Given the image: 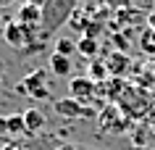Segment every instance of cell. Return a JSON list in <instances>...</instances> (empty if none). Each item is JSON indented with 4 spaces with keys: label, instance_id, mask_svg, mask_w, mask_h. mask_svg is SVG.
<instances>
[{
    "label": "cell",
    "instance_id": "cell-1",
    "mask_svg": "<svg viewBox=\"0 0 155 150\" xmlns=\"http://www.w3.org/2000/svg\"><path fill=\"white\" fill-rule=\"evenodd\" d=\"M37 34H42L40 26L34 29V26H24V24H18V21H11V24L3 29L5 42H8L13 50H21L24 55H29V53H34V50L42 48L45 37H40V40H37Z\"/></svg>",
    "mask_w": 155,
    "mask_h": 150
},
{
    "label": "cell",
    "instance_id": "cell-2",
    "mask_svg": "<svg viewBox=\"0 0 155 150\" xmlns=\"http://www.w3.org/2000/svg\"><path fill=\"white\" fill-rule=\"evenodd\" d=\"M74 8H76V0H50L48 5L42 8V24H40L42 34L48 37L55 26H61L66 18L71 16Z\"/></svg>",
    "mask_w": 155,
    "mask_h": 150
},
{
    "label": "cell",
    "instance_id": "cell-3",
    "mask_svg": "<svg viewBox=\"0 0 155 150\" xmlns=\"http://www.w3.org/2000/svg\"><path fill=\"white\" fill-rule=\"evenodd\" d=\"M16 92L24 95V98H37V100L50 98V92H48V74H45V71H32L24 82L16 84Z\"/></svg>",
    "mask_w": 155,
    "mask_h": 150
},
{
    "label": "cell",
    "instance_id": "cell-4",
    "mask_svg": "<svg viewBox=\"0 0 155 150\" xmlns=\"http://www.w3.org/2000/svg\"><path fill=\"white\" fill-rule=\"evenodd\" d=\"M53 108H55L58 116H63V118H90V116H95V108H90V105H84V103H79L74 98L55 100Z\"/></svg>",
    "mask_w": 155,
    "mask_h": 150
},
{
    "label": "cell",
    "instance_id": "cell-5",
    "mask_svg": "<svg viewBox=\"0 0 155 150\" xmlns=\"http://www.w3.org/2000/svg\"><path fill=\"white\" fill-rule=\"evenodd\" d=\"M95 92H97V84H95L92 76H76V79L68 82V98L79 100L84 105H87V100L95 98Z\"/></svg>",
    "mask_w": 155,
    "mask_h": 150
},
{
    "label": "cell",
    "instance_id": "cell-6",
    "mask_svg": "<svg viewBox=\"0 0 155 150\" xmlns=\"http://www.w3.org/2000/svg\"><path fill=\"white\" fill-rule=\"evenodd\" d=\"M3 150H55V142L50 137H26V140H11Z\"/></svg>",
    "mask_w": 155,
    "mask_h": 150
},
{
    "label": "cell",
    "instance_id": "cell-7",
    "mask_svg": "<svg viewBox=\"0 0 155 150\" xmlns=\"http://www.w3.org/2000/svg\"><path fill=\"white\" fill-rule=\"evenodd\" d=\"M126 116H124L121 111L116 108V105H108L103 113H100V126L105 129V132H124L126 129Z\"/></svg>",
    "mask_w": 155,
    "mask_h": 150
},
{
    "label": "cell",
    "instance_id": "cell-8",
    "mask_svg": "<svg viewBox=\"0 0 155 150\" xmlns=\"http://www.w3.org/2000/svg\"><path fill=\"white\" fill-rule=\"evenodd\" d=\"M18 24H24V26H37L42 24V8H37V5H32V3H24L21 5V11H18V16H16Z\"/></svg>",
    "mask_w": 155,
    "mask_h": 150
},
{
    "label": "cell",
    "instance_id": "cell-9",
    "mask_svg": "<svg viewBox=\"0 0 155 150\" xmlns=\"http://www.w3.org/2000/svg\"><path fill=\"white\" fill-rule=\"evenodd\" d=\"M24 126H26V134H37L45 129V113L37 108H29L24 111Z\"/></svg>",
    "mask_w": 155,
    "mask_h": 150
},
{
    "label": "cell",
    "instance_id": "cell-10",
    "mask_svg": "<svg viewBox=\"0 0 155 150\" xmlns=\"http://www.w3.org/2000/svg\"><path fill=\"white\" fill-rule=\"evenodd\" d=\"M50 71H53L55 76H66V74H71V58L53 53V55H50Z\"/></svg>",
    "mask_w": 155,
    "mask_h": 150
},
{
    "label": "cell",
    "instance_id": "cell-11",
    "mask_svg": "<svg viewBox=\"0 0 155 150\" xmlns=\"http://www.w3.org/2000/svg\"><path fill=\"white\" fill-rule=\"evenodd\" d=\"M76 50H79L82 55H87V58H95V55H97V40H95V37H87V34H84L82 40L76 42Z\"/></svg>",
    "mask_w": 155,
    "mask_h": 150
},
{
    "label": "cell",
    "instance_id": "cell-12",
    "mask_svg": "<svg viewBox=\"0 0 155 150\" xmlns=\"http://www.w3.org/2000/svg\"><path fill=\"white\" fill-rule=\"evenodd\" d=\"M129 66V61H126V55H118V53H113L110 55V61H108V74L110 76H118V74H124V68Z\"/></svg>",
    "mask_w": 155,
    "mask_h": 150
},
{
    "label": "cell",
    "instance_id": "cell-13",
    "mask_svg": "<svg viewBox=\"0 0 155 150\" xmlns=\"http://www.w3.org/2000/svg\"><path fill=\"white\" fill-rule=\"evenodd\" d=\"M55 53H58V55H66V58H68L71 53H76V42L68 40V37H61V40L55 42Z\"/></svg>",
    "mask_w": 155,
    "mask_h": 150
},
{
    "label": "cell",
    "instance_id": "cell-14",
    "mask_svg": "<svg viewBox=\"0 0 155 150\" xmlns=\"http://www.w3.org/2000/svg\"><path fill=\"white\" fill-rule=\"evenodd\" d=\"M139 45H142L147 53H155V29H145V32H142Z\"/></svg>",
    "mask_w": 155,
    "mask_h": 150
},
{
    "label": "cell",
    "instance_id": "cell-15",
    "mask_svg": "<svg viewBox=\"0 0 155 150\" xmlns=\"http://www.w3.org/2000/svg\"><path fill=\"white\" fill-rule=\"evenodd\" d=\"M90 74H92V79H105V76H108V66H103V63H92Z\"/></svg>",
    "mask_w": 155,
    "mask_h": 150
},
{
    "label": "cell",
    "instance_id": "cell-16",
    "mask_svg": "<svg viewBox=\"0 0 155 150\" xmlns=\"http://www.w3.org/2000/svg\"><path fill=\"white\" fill-rule=\"evenodd\" d=\"M55 150H90V148H79V145H71V142H61V145H55Z\"/></svg>",
    "mask_w": 155,
    "mask_h": 150
},
{
    "label": "cell",
    "instance_id": "cell-17",
    "mask_svg": "<svg viewBox=\"0 0 155 150\" xmlns=\"http://www.w3.org/2000/svg\"><path fill=\"white\" fill-rule=\"evenodd\" d=\"M26 3H32V5H37V8H45L50 0H26Z\"/></svg>",
    "mask_w": 155,
    "mask_h": 150
},
{
    "label": "cell",
    "instance_id": "cell-18",
    "mask_svg": "<svg viewBox=\"0 0 155 150\" xmlns=\"http://www.w3.org/2000/svg\"><path fill=\"white\" fill-rule=\"evenodd\" d=\"M8 3H13V0H0V5H8Z\"/></svg>",
    "mask_w": 155,
    "mask_h": 150
},
{
    "label": "cell",
    "instance_id": "cell-19",
    "mask_svg": "<svg viewBox=\"0 0 155 150\" xmlns=\"http://www.w3.org/2000/svg\"><path fill=\"white\" fill-rule=\"evenodd\" d=\"M0 84H3V68H0Z\"/></svg>",
    "mask_w": 155,
    "mask_h": 150
},
{
    "label": "cell",
    "instance_id": "cell-20",
    "mask_svg": "<svg viewBox=\"0 0 155 150\" xmlns=\"http://www.w3.org/2000/svg\"><path fill=\"white\" fill-rule=\"evenodd\" d=\"M0 34H3V24H0Z\"/></svg>",
    "mask_w": 155,
    "mask_h": 150
}]
</instances>
